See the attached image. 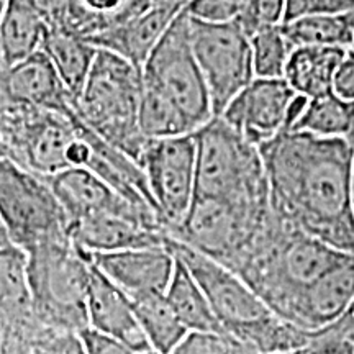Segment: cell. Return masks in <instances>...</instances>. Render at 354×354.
<instances>
[{"instance_id":"cell-1","label":"cell","mask_w":354,"mask_h":354,"mask_svg":"<svg viewBox=\"0 0 354 354\" xmlns=\"http://www.w3.org/2000/svg\"><path fill=\"white\" fill-rule=\"evenodd\" d=\"M259 151L272 210L318 240L354 251L351 141L282 130Z\"/></svg>"},{"instance_id":"cell-2","label":"cell","mask_w":354,"mask_h":354,"mask_svg":"<svg viewBox=\"0 0 354 354\" xmlns=\"http://www.w3.org/2000/svg\"><path fill=\"white\" fill-rule=\"evenodd\" d=\"M354 251L305 233L271 210L245 250L227 268L240 276L276 315L310 331V300L317 286ZM313 333V331H312Z\"/></svg>"},{"instance_id":"cell-3","label":"cell","mask_w":354,"mask_h":354,"mask_svg":"<svg viewBox=\"0 0 354 354\" xmlns=\"http://www.w3.org/2000/svg\"><path fill=\"white\" fill-rule=\"evenodd\" d=\"M166 245L198 281L223 331L258 353H299L307 346L312 331L276 315L236 272L171 234Z\"/></svg>"},{"instance_id":"cell-4","label":"cell","mask_w":354,"mask_h":354,"mask_svg":"<svg viewBox=\"0 0 354 354\" xmlns=\"http://www.w3.org/2000/svg\"><path fill=\"white\" fill-rule=\"evenodd\" d=\"M141 95V68L99 48L82 94L76 100L82 120L136 165L149 140L140 125Z\"/></svg>"},{"instance_id":"cell-5","label":"cell","mask_w":354,"mask_h":354,"mask_svg":"<svg viewBox=\"0 0 354 354\" xmlns=\"http://www.w3.org/2000/svg\"><path fill=\"white\" fill-rule=\"evenodd\" d=\"M197 148L196 197L266 205L269 184L259 146L246 140L223 117L194 131Z\"/></svg>"},{"instance_id":"cell-6","label":"cell","mask_w":354,"mask_h":354,"mask_svg":"<svg viewBox=\"0 0 354 354\" xmlns=\"http://www.w3.org/2000/svg\"><path fill=\"white\" fill-rule=\"evenodd\" d=\"M28 277L39 320L56 331L88 328L87 295L92 261L71 241L43 243L26 251Z\"/></svg>"},{"instance_id":"cell-7","label":"cell","mask_w":354,"mask_h":354,"mask_svg":"<svg viewBox=\"0 0 354 354\" xmlns=\"http://www.w3.org/2000/svg\"><path fill=\"white\" fill-rule=\"evenodd\" d=\"M141 76L143 88L174 107L192 131L215 117L209 86L190 44L185 7L148 56Z\"/></svg>"},{"instance_id":"cell-8","label":"cell","mask_w":354,"mask_h":354,"mask_svg":"<svg viewBox=\"0 0 354 354\" xmlns=\"http://www.w3.org/2000/svg\"><path fill=\"white\" fill-rule=\"evenodd\" d=\"M0 215L13 245L32 250L69 238V218L46 177L0 159Z\"/></svg>"},{"instance_id":"cell-9","label":"cell","mask_w":354,"mask_h":354,"mask_svg":"<svg viewBox=\"0 0 354 354\" xmlns=\"http://www.w3.org/2000/svg\"><path fill=\"white\" fill-rule=\"evenodd\" d=\"M272 207L194 198L187 216L171 230L172 238L228 266L256 236Z\"/></svg>"},{"instance_id":"cell-10","label":"cell","mask_w":354,"mask_h":354,"mask_svg":"<svg viewBox=\"0 0 354 354\" xmlns=\"http://www.w3.org/2000/svg\"><path fill=\"white\" fill-rule=\"evenodd\" d=\"M194 55L210 91L215 117L250 84L254 76L251 39L236 21L209 24L189 15Z\"/></svg>"},{"instance_id":"cell-11","label":"cell","mask_w":354,"mask_h":354,"mask_svg":"<svg viewBox=\"0 0 354 354\" xmlns=\"http://www.w3.org/2000/svg\"><path fill=\"white\" fill-rule=\"evenodd\" d=\"M196 162L194 133L149 138L146 143L140 166L167 233L183 223L196 197Z\"/></svg>"},{"instance_id":"cell-12","label":"cell","mask_w":354,"mask_h":354,"mask_svg":"<svg viewBox=\"0 0 354 354\" xmlns=\"http://www.w3.org/2000/svg\"><path fill=\"white\" fill-rule=\"evenodd\" d=\"M48 328L39 320L24 248H0V354H33Z\"/></svg>"},{"instance_id":"cell-13","label":"cell","mask_w":354,"mask_h":354,"mask_svg":"<svg viewBox=\"0 0 354 354\" xmlns=\"http://www.w3.org/2000/svg\"><path fill=\"white\" fill-rule=\"evenodd\" d=\"M295 95L297 92L284 77H254L218 117L259 146L286 130L287 112Z\"/></svg>"},{"instance_id":"cell-14","label":"cell","mask_w":354,"mask_h":354,"mask_svg":"<svg viewBox=\"0 0 354 354\" xmlns=\"http://www.w3.org/2000/svg\"><path fill=\"white\" fill-rule=\"evenodd\" d=\"M46 180L63 205L69 221L88 215L117 214L165 228L153 210L128 201L107 180L87 167H69L48 176Z\"/></svg>"},{"instance_id":"cell-15","label":"cell","mask_w":354,"mask_h":354,"mask_svg":"<svg viewBox=\"0 0 354 354\" xmlns=\"http://www.w3.org/2000/svg\"><path fill=\"white\" fill-rule=\"evenodd\" d=\"M87 256L131 300L149 294H165L176 268V256L167 245Z\"/></svg>"},{"instance_id":"cell-16","label":"cell","mask_w":354,"mask_h":354,"mask_svg":"<svg viewBox=\"0 0 354 354\" xmlns=\"http://www.w3.org/2000/svg\"><path fill=\"white\" fill-rule=\"evenodd\" d=\"M0 87L7 104L28 105L61 115L76 110V97L66 88L43 50L0 71Z\"/></svg>"},{"instance_id":"cell-17","label":"cell","mask_w":354,"mask_h":354,"mask_svg":"<svg viewBox=\"0 0 354 354\" xmlns=\"http://www.w3.org/2000/svg\"><path fill=\"white\" fill-rule=\"evenodd\" d=\"M68 233L71 241L87 254L165 246L167 240L165 228L117 214L88 215L71 220Z\"/></svg>"},{"instance_id":"cell-18","label":"cell","mask_w":354,"mask_h":354,"mask_svg":"<svg viewBox=\"0 0 354 354\" xmlns=\"http://www.w3.org/2000/svg\"><path fill=\"white\" fill-rule=\"evenodd\" d=\"M187 0H162L123 24L87 38L102 50L125 57L131 64L143 68L159 39L174 19L184 10Z\"/></svg>"},{"instance_id":"cell-19","label":"cell","mask_w":354,"mask_h":354,"mask_svg":"<svg viewBox=\"0 0 354 354\" xmlns=\"http://www.w3.org/2000/svg\"><path fill=\"white\" fill-rule=\"evenodd\" d=\"M88 328L136 349H153L136 318L133 300L92 263L87 295Z\"/></svg>"},{"instance_id":"cell-20","label":"cell","mask_w":354,"mask_h":354,"mask_svg":"<svg viewBox=\"0 0 354 354\" xmlns=\"http://www.w3.org/2000/svg\"><path fill=\"white\" fill-rule=\"evenodd\" d=\"M48 24L91 38L113 28L153 6V0H38Z\"/></svg>"},{"instance_id":"cell-21","label":"cell","mask_w":354,"mask_h":354,"mask_svg":"<svg viewBox=\"0 0 354 354\" xmlns=\"http://www.w3.org/2000/svg\"><path fill=\"white\" fill-rule=\"evenodd\" d=\"M50 24L38 0H7L0 21V68L41 50Z\"/></svg>"},{"instance_id":"cell-22","label":"cell","mask_w":354,"mask_h":354,"mask_svg":"<svg viewBox=\"0 0 354 354\" xmlns=\"http://www.w3.org/2000/svg\"><path fill=\"white\" fill-rule=\"evenodd\" d=\"M349 48L297 46L287 61L284 79L300 95L320 97L333 92L336 71Z\"/></svg>"},{"instance_id":"cell-23","label":"cell","mask_w":354,"mask_h":354,"mask_svg":"<svg viewBox=\"0 0 354 354\" xmlns=\"http://www.w3.org/2000/svg\"><path fill=\"white\" fill-rule=\"evenodd\" d=\"M41 50L50 57L66 88L77 100L86 86L99 48L87 38L50 26L44 35Z\"/></svg>"},{"instance_id":"cell-24","label":"cell","mask_w":354,"mask_h":354,"mask_svg":"<svg viewBox=\"0 0 354 354\" xmlns=\"http://www.w3.org/2000/svg\"><path fill=\"white\" fill-rule=\"evenodd\" d=\"M165 295L189 331H223L205 292L187 266L177 256L174 274Z\"/></svg>"},{"instance_id":"cell-25","label":"cell","mask_w":354,"mask_h":354,"mask_svg":"<svg viewBox=\"0 0 354 354\" xmlns=\"http://www.w3.org/2000/svg\"><path fill=\"white\" fill-rule=\"evenodd\" d=\"M282 32L297 46H354V8L342 13H325L282 24Z\"/></svg>"},{"instance_id":"cell-26","label":"cell","mask_w":354,"mask_h":354,"mask_svg":"<svg viewBox=\"0 0 354 354\" xmlns=\"http://www.w3.org/2000/svg\"><path fill=\"white\" fill-rule=\"evenodd\" d=\"M133 307L149 346L159 354H171L189 333L165 294L133 299Z\"/></svg>"},{"instance_id":"cell-27","label":"cell","mask_w":354,"mask_h":354,"mask_svg":"<svg viewBox=\"0 0 354 354\" xmlns=\"http://www.w3.org/2000/svg\"><path fill=\"white\" fill-rule=\"evenodd\" d=\"M289 130L344 138L354 145V100L343 99L335 92L308 99L302 117Z\"/></svg>"},{"instance_id":"cell-28","label":"cell","mask_w":354,"mask_h":354,"mask_svg":"<svg viewBox=\"0 0 354 354\" xmlns=\"http://www.w3.org/2000/svg\"><path fill=\"white\" fill-rule=\"evenodd\" d=\"M250 39L254 76L268 79L284 77L287 61L294 46L282 32V25L259 30Z\"/></svg>"},{"instance_id":"cell-29","label":"cell","mask_w":354,"mask_h":354,"mask_svg":"<svg viewBox=\"0 0 354 354\" xmlns=\"http://www.w3.org/2000/svg\"><path fill=\"white\" fill-rule=\"evenodd\" d=\"M250 349L225 331H189L171 354H246Z\"/></svg>"},{"instance_id":"cell-30","label":"cell","mask_w":354,"mask_h":354,"mask_svg":"<svg viewBox=\"0 0 354 354\" xmlns=\"http://www.w3.org/2000/svg\"><path fill=\"white\" fill-rule=\"evenodd\" d=\"M286 0H248L236 24L253 37L259 30L284 24Z\"/></svg>"},{"instance_id":"cell-31","label":"cell","mask_w":354,"mask_h":354,"mask_svg":"<svg viewBox=\"0 0 354 354\" xmlns=\"http://www.w3.org/2000/svg\"><path fill=\"white\" fill-rule=\"evenodd\" d=\"M248 0H187L185 12L209 24H228L240 17Z\"/></svg>"},{"instance_id":"cell-32","label":"cell","mask_w":354,"mask_h":354,"mask_svg":"<svg viewBox=\"0 0 354 354\" xmlns=\"http://www.w3.org/2000/svg\"><path fill=\"white\" fill-rule=\"evenodd\" d=\"M354 8V0H286L284 24L325 13H342Z\"/></svg>"},{"instance_id":"cell-33","label":"cell","mask_w":354,"mask_h":354,"mask_svg":"<svg viewBox=\"0 0 354 354\" xmlns=\"http://www.w3.org/2000/svg\"><path fill=\"white\" fill-rule=\"evenodd\" d=\"M300 354H354V342L330 326L313 331L312 338Z\"/></svg>"},{"instance_id":"cell-34","label":"cell","mask_w":354,"mask_h":354,"mask_svg":"<svg viewBox=\"0 0 354 354\" xmlns=\"http://www.w3.org/2000/svg\"><path fill=\"white\" fill-rule=\"evenodd\" d=\"M33 354H88L81 333L50 330Z\"/></svg>"},{"instance_id":"cell-35","label":"cell","mask_w":354,"mask_h":354,"mask_svg":"<svg viewBox=\"0 0 354 354\" xmlns=\"http://www.w3.org/2000/svg\"><path fill=\"white\" fill-rule=\"evenodd\" d=\"M81 336L88 354H159L154 349L131 348L128 344L112 338V336L102 335L92 328L84 330Z\"/></svg>"},{"instance_id":"cell-36","label":"cell","mask_w":354,"mask_h":354,"mask_svg":"<svg viewBox=\"0 0 354 354\" xmlns=\"http://www.w3.org/2000/svg\"><path fill=\"white\" fill-rule=\"evenodd\" d=\"M333 92L343 99L354 100V48H349L338 71H336Z\"/></svg>"},{"instance_id":"cell-37","label":"cell","mask_w":354,"mask_h":354,"mask_svg":"<svg viewBox=\"0 0 354 354\" xmlns=\"http://www.w3.org/2000/svg\"><path fill=\"white\" fill-rule=\"evenodd\" d=\"M307 104H308V97H305V95L297 94L294 99H292L290 105H289V112H287V128L286 130H289V128H292L295 123L299 122V118L302 117Z\"/></svg>"},{"instance_id":"cell-38","label":"cell","mask_w":354,"mask_h":354,"mask_svg":"<svg viewBox=\"0 0 354 354\" xmlns=\"http://www.w3.org/2000/svg\"><path fill=\"white\" fill-rule=\"evenodd\" d=\"M8 245H13V243H12L10 234H8V230L6 227V223H3L2 215H0V248L8 246Z\"/></svg>"},{"instance_id":"cell-39","label":"cell","mask_w":354,"mask_h":354,"mask_svg":"<svg viewBox=\"0 0 354 354\" xmlns=\"http://www.w3.org/2000/svg\"><path fill=\"white\" fill-rule=\"evenodd\" d=\"M351 209L354 216V159H353V167H351Z\"/></svg>"},{"instance_id":"cell-40","label":"cell","mask_w":354,"mask_h":354,"mask_svg":"<svg viewBox=\"0 0 354 354\" xmlns=\"http://www.w3.org/2000/svg\"><path fill=\"white\" fill-rule=\"evenodd\" d=\"M7 102H6V97H3V92H2V87H0V113H2V110L6 109Z\"/></svg>"},{"instance_id":"cell-41","label":"cell","mask_w":354,"mask_h":354,"mask_svg":"<svg viewBox=\"0 0 354 354\" xmlns=\"http://www.w3.org/2000/svg\"><path fill=\"white\" fill-rule=\"evenodd\" d=\"M6 7H7V0H0V21H2V17H3V12H6Z\"/></svg>"},{"instance_id":"cell-42","label":"cell","mask_w":354,"mask_h":354,"mask_svg":"<svg viewBox=\"0 0 354 354\" xmlns=\"http://www.w3.org/2000/svg\"><path fill=\"white\" fill-rule=\"evenodd\" d=\"M7 158V151H6V146H3L2 141H0V159Z\"/></svg>"},{"instance_id":"cell-43","label":"cell","mask_w":354,"mask_h":354,"mask_svg":"<svg viewBox=\"0 0 354 354\" xmlns=\"http://www.w3.org/2000/svg\"><path fill=\"white\" fill-rule=\"evenodd\" d=\"M153 2H154V3H158V2H162V0H153Z\"/></svg>"},{"instance_id":"cell-44","label":"cell","mask_w":354,"mask_h":354,"mask_svg":"<svg viewBox=\"0 0 354 354\" xmlns=\"http://www.w3.org/2000/svg\"><path fill=\"white\" fill-rule=\"evenodd\" d=\"M353 48H354V46H353Z\"/></svg>"}]
</instances>
